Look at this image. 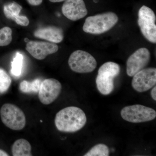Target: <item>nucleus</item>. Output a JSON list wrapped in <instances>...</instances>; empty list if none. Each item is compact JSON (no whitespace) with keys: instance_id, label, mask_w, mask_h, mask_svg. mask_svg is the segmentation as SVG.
I'll use <instances>...</instances> for the list:
<instances>
[{"instance_id":"obj_13","label":"nucleus","mask_w":156,"mask_h":156,"mask_svg":"<svg viewBox=\"0 0 156 156\" xmlns=\"http://www.w3.org/2000/svg\"><path fill=\"white\" fill-rule=\"evenodd\" d=\"M34 34L37 38L44 39L54 44L60 43L64 38L62 29L56 26H49L38 29L35 31Z\"/></svg>"},{"instance_id":"obj_4","label":"nucleus","mask_w":156,"mask_h":156,"mask_svg":"<svg viewBox=\"0 0 156 156\" xmlns=\"http://www.w3.org/2000/svg\"><path fill=\"white\" fill-rule=\"evenodd\" d=\"M0 115L3 124L12 130L20 131L25 127V115L21 109L14 105H3L0 110Z\"/></svg>"},{"instance_id":"obj_11","label":"nucleus","mask_w":156,"mask_h":156,"mask_svg":"<svg viewBox=\"0 0 156 156\" xmlns=\"http://www.w3.org/2000/svg\"><path fill=\"white\" fill-rule=\"evenodd\" d=\"M26 49L34 58L43 60L48 55L57 52L58 48L56 44L51 42L29 41L27 44Z\"/></svg>"},{"instance_id":"obj_21","label":"nucleus","mask_w":156,"mask_h":156,"mask_svg":"<svg viewBox=\"0 0 156 156\" xmlns=\"http://www.w3.org/2000/svg\"><path fill=\"white\" fill-rule=\"evenodd\" d=\"M31 5L38 6L41 4L43 0H27Z\"/></svg>"},{"instance_id":"obj_3","label":"nucleus","mask_w":156,"mask_h":156,"mask_svg":"<svg viewBox=\"0 0 156 156\" xmlns=\"http://www.w3.org/2000/svg\"><path fill=\"white\" fill-rule=\"evenodd\" d=\"M120 66L112 62L104 63L98 70L96 78L98 90L103 95H108L114 89V80L119 75Z\"/></svg>"},{"instance_id":"obj_7","label":"nucleus","mask_w":156,"mask_h":156,"mask_svg":"<svg viewBox=\"0 0 156 156\" xmlns=\"http://www.w3.org/2000/svg\"><path fill=\"white\" fill-rule=\"evenodd\" d=\"M121 115L123 119L129 122L142 123L154 119L156 112L151 108L135 105L125 107L121 111Z\"/></svg>"},{"instance_id":"obj_15","label":"nucleus","mask_w":156,"mask_h":156,"mask_svg":"<svg viewBox=\"0 0 156 156\" xmlns=\"http://www.w3.org/2000/svg\"><path fill=\"white\" fill-rule=\"evenodd\" d=\"M30 143L24 139L16 140L12 145L11 151L14 156H32Z\"/></svg>"},{"instance_id":"obj_26","label":"nucleus","mask_w":156,"mask_h":156,"mask_svg":"<svg viewBox=\"0 0 156 156\" xmlns=\"http://www.w3.org/2000/svg\"><path fill=\"white\" fill-rule=\"evenodd\" d=\"M98 0H93V2H94L97 3L98 2Z\"/></svg>"},{"instance_id":"obj_10","label":"nucleus","mask_w":156,"mask_h":156,"mask_svg":"<svg viewBox=\"0 0 156 156\" xmlns=\"http://www.w3.org/2000/svg\"><path fill=\"white\" fill-rule=\"evenodd\" d=\"M62 85L53 78L46 79L42 82L39 91V98L43 104L48 105L57 99L61 93Z\"/></svg>"},{"instance_id":"obj_17","label":"nucleus","mask_w":156,"mask_h":156,"mask_svg":"<svg viewBox=\"0 0 156 156\" xmlns=\"http://www.w3.org/2000/svg\"><path fill=\"white\" fill-rule=\"evenodd\" d=\"M23 57L19 52L16 53L15 57L11 62V73L15 76H19L22 73Z\"/></svg>"},{"instance_id":"obj_6","label":"nucleus","mask_w":156,"mask_h":156,"mask_svg":"<svg viewBox=\"0 0 156 156\" xmlns=\"http://www.w3.org/2000/svg\"><path fill=\"white\" fill-rule=\"evenodd\" d=\"M68 64L72 70L85 73L92 72L97 66V62L90 53L81 50L73 52L69 56Z\"/></svg>"},{"instance_id":"obj_8","label":"nucleus","mask_w":156,"mask_h":156,"mask_svg":"<svg viewBox=\"0 0 156 156\" xmlns=\"http://www.w3.org/2000/svg\"><path fill=\"white\" fill-rule=\"evenodd\" d=\"M151 53L146 48H140L129 56L126 62V73L133 77L140 71L145 68L151 60Z\"/></svg>"},{"instance_id":"obj_5","label":"nucleus","mask_w":156,"mask_h":156,"mask_svg":"<svg viewBox=\"0 0 156 156\" xmlns=\"http://www.w3.org/2000/svg\"><path fill=\"white\" fill-rule=\"evenodd\" d=\"M137 23L143 35L148 41L156 43V17L154 11L145 5L139 9Z\"/></svg>"},{"instance_id":"obj_23","label":"nucleus","mask_w":156,"mask_h":156,"mask_svg":"<svg viewBox=\"0 0 156 156\" xmlns=\"http://www.w3.org/2000/svg\"><path fill=\"white\" fill-rule=\"evenodd\" d=\"M9 154L7 153L5 151L0 149V156H8Z\"/></svg>"},{"instance_id":"obj_19","label":"nucleus","mask_w":156,"mask_h":156,"mask_svg":"<svg viewBox=\"0 0 156 156\" xmlns=\"http://www.w3.org/2000/svg\"><path fill=\"white\" fill-rule=\"evenodd\" d=\"M12 34V30L8 27H5L0 29V46H8L11 43Z\"/></svg>"},{"instance_id":"obj_22","label":"nucleus","mask_w":156,"mask_h":156,"mask_svg":"<svg viewBox=\"0 0 156 156\" xmlns=\"http://www.w3.org/2000/svg\"><path fill=\"white\" fill-rule=\"evenodd\" d=\"M151 95L154 101H156V87H154L153 89H152L151 91Z\"/></svg>"},{"instance_id":"obj_25","label":"nucleus","mask_w":156,"mask_h":156,"mask_svg":"<svg viewBox=\"0 0 156 156\" xmlns=\"http://www.w3.org/2000/svg\"><path fill=\"white\" fill-rule=\"evenodd\" d=\"M24 41H25V42L26 43H27V42L29 41V40L28 38H25L24 39Z\"/></svg>"},{"instance_id":"obj_1","label":"nucleus","mask_w":156,"mask_h":156,"mask_svg":"<svg viewBox=\"0 0 156 156\" xmlns=\"http://www.w3.org/2000/svg\"><path fill=\"white\" fill-rule=\"evenodd\" d=\"M87 118L83 110L75 106L62 109L56 114L55 124L58 131L74 133L83 128Z\"/></svg>"},{"instance_id":"obj_20","label":"nucleus","mask_w":156,"mask_h":156,"mask_svg":"<svg viewBox=\"0 0 156 156\" xmlns=\"http://www.w3.org/2000/svg\"><path fill=\"white\" fill-rule=\"evenodd\" d=\"M11 84V79L5 71L0 69V92H6Z\"/></svg>"},{"instance_id":"obj_24","label":"nucleus","mask_w":156,"mask_h":156,"mask_svg":"<svg viewBox=\"0 0 156 156\" xmlns=\"http://www.w3.org/2000/svg\"><path fill=\"white\" fill-rule=\"evenodd\" d=\"M50 2L53 3L56 2H63V1H66V0H49Z\"/></svg>"},{"instance_id":"obj_12","label":"nucleus","mask_w":156,"mask_h":156,"mask_svg":"<svg viewBox=\"0 0 156 156\" xmlns=\"http://www.w3.org/2000/svg\"><path fill=\"white\" fill-rule=\"evenodd\" d=\"M62 11L63 15L72 21H76L86 17L88 10L83 0H66Z\"/></svg>"},{"instance_id":"obj_16","label":"nucleus","mask_w":156,"mask_h":156,"mask_svg":"<svg viewBox=\"0 0 156 156\" xmlns=\"http://www.w3.org/2000/svg\"><path fill=\"white\" fill-rule=\"evenodd\" d=\"M41 83V81L38 79H35L31 82L23 80L20 84L19 89L23 93L38 92Z\"/></svg>"},{"instance_id":"obj_18","label":"nucleus","mask_w":156,"mask_h":156,"mask_svg":"<svg viewBox=\"0 0 156 156\" xmlns=\"http://www.w3.org/2000/svg\"><path fill=\"white\" fill-rule=\"evenodd\" d=\"M109 149L108 147L103 144H99L92 147L84 155V156H108Z\"/></svg>"},{"instance_id":"obj_14","label":"nucleus","mask_w":156,"mask_h":156,"mask_svg":"<svg viewBox=\"0 0 156 156\" xmlns=\"http://www.w3.org/2000/svg\"><path fill=\"white\" fill-rule=\"evenodd\" d=\"M22 9V7L17 3H9L4 5V13L7 18L14 20L18 25L27 26L30 23L28 18L19 14Z\"/></svg>"},{"instance_id":"obj_9","label":"nucleus","mask_w":156,"mask_h":156,"mask_svg":"<svg viewBox=\"0 0 156 156\" xmlns=\"http://www.w3.org/2000/svg\"><path fill=\"white\" fill-rule=\"evenodd\" d=\"M132 86L133 89L139 92L147 91L155 86L156 69L144 68L133 76Z\"/></svg>"},{"instance_id":"obj_2","label":"nucleus","mask_w":156,"mask_h":156,"mask_svg":"<svg viewBox=\"0 0 156 156\" xmlns=\"http://www.w3.org/2000/svg\"><path fill=\"white\" fill-rule=\"evenodd\" d=\"M119 21L116 14L105 12L90 16L85 20L83 29L85 32L92 34H101L110 30Z\"/></svg>"}]
</instances>
